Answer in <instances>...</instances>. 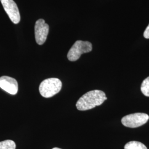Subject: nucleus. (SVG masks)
I'll return each mask as SVG.
<instances>
[{
	"label": "nucleus",
	"instance_id": "nucleus-4",
	"mask_svg": "<svg viewBox=\"0 0 149 149\" xmlns=\"http://www.w3.org/2000/svg\"><path fill=\"white\" fill-rule=\"evenodd\" d=\"M149 120V116L143 113H136L124 116L122 119L123 124L128 128L139 127Z\"/></svg>",
	"mask_w": 149,
	"mask_h": 149
},
{
	"label": "nucleus",
	"instance_id": "nucleus-7",
	"mask_svg": "<svg viewBox=\"0 0 149 149\" xmlns=\"http://www.w3.org/2000/svg\"><path fill=\"white\" fill-rule=\"evenodd\" d=\"M0 88L11 95H15L18 92V82L12 77L3 76L0 77Z\"/></svg>",
	"mask_w": 149,
	"mask_h": 149
},
{
	"label": "nucleus",
	"instance_id": "nucleus-5",
	"mask_svg": "<svg viewBox=\"0 0 149 149\" xmlns=\"http://www.w3.org/2000/svg\"><path fill=\"white\" fill-rule=\"evenodd\" d=\"M0 1L11 21L15 24H18L21 20V16L15 2L13 0Z\"/></svg>",
	"mask_w": 149,
	"mask_h": 149
},
{
	"label": "nucleus",
	"instance_id": "nucleus-9",
	"mask_svg": "<svg viewBox=\"0 0 149 149\" xmlns=\"http://www.w3.org/2000/svg\"><path fill=\"white\" fill-rule=\"evenodd\" d=\"M16 148L15 143L11 140L0 142V149H16Z\"/></svg>",
	"mask_w": 149,
	"mask_h": 149
},
{
	"label": "nucleus",
	"instance_id": "nucleus-10",
	"mask_svg": "<svg viewBox=\"0 0 149 149\" xmlns=\"http://www.w3.org/2000/svg\"><path fill=\"white\" fill-rule=\"evenodd\" d=\"M141 91L144 95L149 97V77L145 79L142 82Z\"/></svg>",
	"mask_w": 149,
	"mask_h": 149
},
{
	"label": "nucleus",
	"instance_id": "nucleus-3",
	"mask_svg": "<svg viewBox=\"0 0 149 149\" xmlns=\"http://www.w3.org/2000/svg\"><path fill=\"white\" fill-rule=\"evenodd\" d=\"M92 44L87 41L77 40L70 49L68 54V59L70 61H75L79 59L83 54L92 51Z\"/></svg>",
	"mask_w": 149,
	"mask_h": 149
},
{
	"label": "nucleus",
	"instance_id": "nucleus-2",
	"mask_svg": "<svg viewBox=\"0 0 149 149\" xmlns=\"http://www.w3.org/2000/svg\"><path fill=\"white\" fill-rule=\"evenodd\" d=\"M62 82L57 78H50L44 80L39 86V92L45 98H50L56 95L61 90Z\"/></svg>",
	"mask_w": 149,
	"mask_h": 149
},
{
	"label": "nucleus",
	"instance_id": "nucleus-6",
	"mask_svg": "<svg viewBox=\"0 0 149 149\" xmlns=\"http://www.w3.org/2000/svg\"><path fill=\"white\" fill-rule=\"evenodd\" d=\"M49 25L45 23L43 19H39L36 22L34 32L36 40L38 44L43 45L45 42L49 33Z\"/></svg>",
	"mask_w": 149,
	"mask_h": 149
},
{
	"label": "nucleus",
	"instance_id": "nucleus-1",
	"mask_svg": "<svg viewBox=\"0 0 149 149\" xmlns=\"http://www.w3.org/2000/svg\"><path fill=\"white\" fill-rule=\"evenodd\" d=\"M107 100L106 94L102 91H91L80 98L77 102L76 106L79 111H87L101 105Z\"/></svg>",
	"mask_w": 149,
	"mask_h": 149
},
{
	"label": "nucleus",
	"instance_id": "nucleus-8",
	"mask_svg": "<svg viewBox=\"0 0 149 149\" xmlns=\"http://www.w3.org/2000/svg\"><path fill=\"white\" fill-rule=\"evenodd\" d=\"M124 149H148L144 144L136 141H132L125 145Z\"/></svg>",
	"mask_w": 149,
	"mask_h": 149
},
{
	"label": "nucleus",
	"instance_id": "nucleus-11",
	"mask_svg": "<svg viewBox=\"0 0 149 149\" xmlns=\"http://www.w3.org/2000/svg\"><path fill=\"white\" fill-rule=\"evenodd\" d=\"M144 37L146 39H149V24L146 28L144 33Z\"/></svg>",
	"mask_w": 149,
	"mask_h": 149
},
{
	"label": "nucleus",
	"instance_id": "nucleus-12",
	"mask_svg": "<svg viewBox=\"0 0 149 149\" xmlns=\"http://www.w3.org/2000/svg\"><path fill=\"white\" fill-rule=\"evenodd\" d=\"M53 149H60V148H53Z\"/></svg>",
	"mask_w": 149,
	"mask_h": 149
},
{
	"label": "nucleus",
	"instance_id": "nucleus-13",
	"mask_svg": "<svg viewBox=\"0 0 149 149\" xmlns=\"http://www.w3.org/2000/svg\"></svg>",
	"mask_w": 149,
	"mask_h": 149
}]
</instances>
